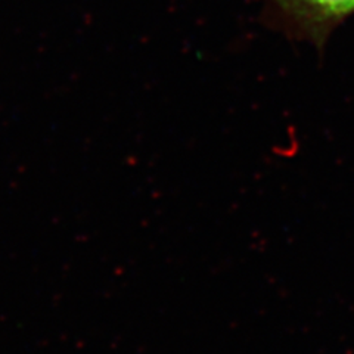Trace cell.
<instances>
[{"label": "cell", "mask_w": 354, "mask_h": 354, "mask_svg": "<svg viewBox=\"0 0 354 354\" xmlns=\"http://www.w3.org/2000/svg\"><path fill=\"white\" fill-rule=\"evenodd\" d=\"M297 35L322 46L328 36L354 14V0H268Z\"/></svg>", "instance_id": "cell-1"}]
</instances>
